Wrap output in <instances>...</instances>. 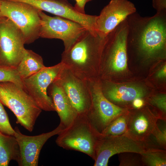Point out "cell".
Returning <instances> with one entry per match:
<instances>
[{"label":"cell","mask_w":166,"mask_h":166,"mask_svg":"<svg viewBox=\"0 0 166 166\" xmlns=\"http://www.w3.org/2000/svg\"><path fill=\"white\" fill-rule=\"evenodd\" d=\"M126 20V47H133L146 59L164 56L166 45V13L143 17L136 12Z\"/></svg>","instance_id":"cell-1"},{"label":"cell","mask_w":166,"mask_h":166,"mask_svg":"<svg viewBox=\"0 0 166 166\" xmlns=\"http://www.w3.org/2000/svg\"><path fill=\"white\" fill-rule=\"evenodd\" d=\"M106 36L94 35L87 31L69 50L63 51L61 62L81 79L89 81L98 78Z\"/></svg>","instance_id":"cell-2"},{"label":"cell","mask_w":166,"mask_h":166,"mask_svg":"<svg viewBox=\"0 0 166 166\" xmlns=\"http://www.w3.org/2000/svg\"><path fill=\"white\" fill-rule=\"evenodd\" d=\"M0 101L14 114L17 123L33 130L42 110L23 88L12 82H0Z\"/></svg>","instance_id":"cell-3"},{"label":"cell","mask_w":166,"mask_h":166,"mask_svg":"<svg viewBox=\"0 0 166 166\" xmlns=\"http://www.w3.org/2000/svg\"><path fill=\"white\" fill-rule=\"evenodd\" d=\"M39 10L25 2L1 0L2 16L9 19L19 28L25 44L32 43L40 37L41 22Z\"/></svg>","instance_id":"cell-4"},{"label":"cell","mask_w":166,"mask_h":166,"mask_svg":"<svg viewBox=\"0 0 166 166\" xmlns=\"http://www.w3.org/2000/svg\"><path fill=\"white\" fill-rule=\"evenodd\" d=\"M58 135L56 140L58 146L84 153L93 159L97 136L86 115L78 114L73 121Z\"/></svg>","instance_id":"cell-5"},{"label":"cell","mask_w":166,"mask_h":166,"mask_svg":"<svg viewBox=\"0 0 166 166\" xmlns=\"http://www.w3.org/2000/svg\"><path fill=\"white\" fill-rule=\"evenodd\" d=\"M88 82L91 105L86 115L93 130L99 135L114 119L127 109L114 104L105 96L99 78Z\"/></svg>","instance_id":"cell-6"},{"label":"cell","mask_w":166,"mask_h":166,"mask_svg":"<svg viewBox=\"0 0 166 166\" xmlns=\"http://www.w3.org/2000/svg\"><path fill=\"white\" fill-rule=\"evenodd\" d=\"M23 35L9 19L0 18V67L16 69L26 49Z\"/></svg>","instance_id":"cell-7"},{"label":"cell","mask_w":166,"mask_h":166,"mask_svg":"<svg viewBox=\"0 0 166 166\" xmlns=\"http://www.w3.org/2000/svg\"><path fill=\"white\" fill-rule=\"evenodd\" d=\"M94 148V166H107L113 156L127 152L141 153L152 148L147 143L137 141L126 134L96 135Z\"/></svg>","instance_id":"cell-8"},{"label":"cell","mask_w":166,"mask_h":166,"mask_svg":"<svg viewBox=\"0 0 166 166\" xmlns=\"http://www.w3.org/2000/svg\"><path fill=\"white\" fill-rule=\"evenodd\" d=\"M41 26L40 37L55 38L63 42L64 51L69 50L87 31L81 24L60 17H51L39 10Z\"/></svg>","instance_id":"cell-9"},{"label":"cell","mask_w":166,"mask_h":166,"mask_svg":"<svg viewBox=\"0 0 166 166\" xmlns=\"http://www.w3.org/2000/svg\"><path fill=\"white\" fill-rule=\"evenodd\" d=\"M128 26L126 19L107 36L101 54L100 65L107 73L125 70L128 57L126 40Z\"/></svg>","instance_id":"cell-10"},{"label":"cell","mask_w":166,"mask_h":166,"mask_svg":"<svg viewBox=\"0 0 166 166\" xmlns=\"http://www.w3.org/2000/svg\"><path fill=\"white\" fill-rule=\"evenodd\" d=\"M66 67L61 61L52 66H45L34 74L22 80L23 89L42 110L55 111L47 90L49 85Z\"/></svg>","instance_id":"cell-11"},{"label":"cell","mask_w":166,"mask_h":166,"mask_svg":"<svg viewBox=\"0 0 166 166\" xmlns=\"http://www.w3.org/2000/svg\"><path fill=\"white\" fill-rule=\"evenodd\" d=\"M54 80L61 86L78 113L86 115L91 105L88 81L76 76L66 67Z\"/></svg>","instance_id":"cell-12"},{"label":"cell","mask_w":166,"mask_h":166,"mask_svg":"<svg viewBox=\"0 0 166 166\" xmlns=\"http://www.w3.org/2000/svg\"><path fill=\"white\" fill-rule=\"evenodd\" d=\"M136 10L134 4L129 1L111 0L97 16L95 26L97 34L106 37Z\"/></svg>","instance_id":"cell-13"},{"label":"cell","mask_w":166,"mask_h":166,"mask_svg":"<svg viewBox=\"0 0 166 166\" xmlns=\"http://www.w3.org/2000/svg\"><path fill=\"white\" fill-rule=\"evenodd\" d=\"M65 128L60 123L55 129L49 132L35 136L22 134L17 127L14 129V136L18 144L20 155L19 166H38L41 150L47 140L56 135H58Z\"/></svg>","instance_id":"cell-14"},{"label":"cell","mask_w":166,"mask_h":166,"mask_svg":"<svg viewBox=\"0 0 166 166\" xmlns=\"http://www.w3.org/2000/svg\"><path fill=\"white\" fill-rule=\"evenodd\" d=\"M135 109L128 111L127 131L125 134L134 140L148 143L159 119L148 109Z\"/></svg>","instance_id":"cell-15"},{"label":"cell","mask_w":166,"mask_h":166,"mask_svg":"<svg viewBox=\"0 0 166 166\" xmlns=\"http://www.w3.org/2000/svg\"><path fill=\"white\" fill-rule=\"evenodd\" d=\"M47 93L59 116L60 123L65 128H66L73 121L78 114L61 86L54 80L49 85Z\"/></svg>","instance_id":"cell-16"},{"label":"cell","mask_w":166,"mask_h":166,"mask_svg":"<svg viewBox=\"0 0 166 166\" xmlns=\"http://www.w3.org/2000/svg\"><path fill=\"white\" fill-rule=\"evenodd\" d=\"M100 80L102 91L105 96L110 102L117 104L127 105L132 103L136 98H143L144 92L140 88L130 86H117L103 82Z\"/></svg>","instance_id":"cell-17"},{"label":"cell","mask_w":166,"mask_h":166,"mask_svg":"<svg viewBox=\"0 0 166 166\" xmlns=\"http://www.w3.org/2000/svg\"><path fill=\"white\" fill-rule=\"evenodd\" d=\"M12 160L19 165L20 155L17 140L14 136L0 131V166H7Z\"/></svg>","instance_id":"cell-18"},{"label":"cell","mask_w":166,"mask_h":166,"mask_svg":"<svg viewBox=\"0 0 166 166\" xmlns=\"http://www.w3.org/2000/svg\"><path fill=\"white\" fill-rule=\"evenodd\" d=\"M45 67L41 56L32 50L26 49L22 60L16 69L22 80Z\"/></svg>","instance_id":"cell-19"},{"label":"cell","mask_w":166,"mask_h":166,"mask_svg":"<svg viewBox=\"0 0 166 166\" xmlns=\"http://www.w3.org/2000/svg\"><path fill=\"white\" fill-rule=\"evenodd\" d=\"M140 154L144 166H166V150L150 148Z\"/></svg>","instance_id":"cell-20"},{"label":"cell","mask_w":166,"mask_h":166,"mask_svg":"<svg viewBox=\"0 0 166 166\" xmlns=\"http://www.w3.org/2000/svg\"><path fill=\"white\" fill-rule=\"evenodd\" d=\"M128 110L114 119L103 131V136H119L125 134L127 131Z\"/></svg>","instance_id":"cell-21"},{"label":"cell","mask_w":166,"mask_h":166,"mask_svg":"<svg viewBox=\"0 0 166 166\" xmlns=\"http://www.w3.org/2000/svg\"><path fill=\"white\" fill-rule=\"evenodd\" d=\"M118 154L119 166H144L140 153L127 152Z\"/></svg>","instance_id":"cell-22"},{"label":"cell","mask_w":166,"mask_h":166,"mask_svg":"<svg viewBox=\"0 0 166 166\" xmlns=\"http://www.w3.org/2000/svg\"><path fill=\"white\" fill-rule=\"evenodd\" d=\"M166 98L165 94L152 97L148 99L149 104L156 108L158 111L156 116L159 120L166 121Z\"/></svg>","instance_id":"cell-23"},{"label":"cell","mask_w":166,"mask_h":166,"mask_svg":"<svg viewBox=\"0 0 166 166\" xmlns=\"http://www.w3.org/2000/svg\"><path fill=\"white\" fill-rule=\"evenodd\" d=\"M10 82L23 88L22 80L16 69L0 67V82Z\"/></svg>","instance_id":"cell-24"},{"label":"cell","mask_w":166,"mask_h":166,"mask_svg":"<svg viewBox=\"0 0 166 166\" xmlns=\"http://www.w3.org/2000/svg\"><path fill=\"white\" fill-rule=\"evenodd\" d=\"M0 131L14 136L15 131L10 124L7 114L0 101Z\"/></svg>","instance_id":"cell-25"},{"label":"cell","mask_w":166,"mask_h":166,"mask_svg":"<svg viewBox=\"0 0 166 166\" xmlns=\"http://www.w3.org/2000/svg\"><path fill=\"white\" fill-rule=\"evenodd\" d=\"M152 135L153 136L157 143L163 149H166V125L160 129L158 125L153 131ZM151 135V136H152Z\"/></svg>","instance_id":"cell-26"},{"label":"cell","mask_w":166,"mask_h":166,"mask_svg":"<svg viewBox=\"0 0 166 166\" xmlns=\"http://www.w3.org/2000/svg\"><path fill=\"white\" fill-rule=\"evenodd\" d=\"M152 4L156 13H166V0H152Z\"/></svg>","instance_id":"cell-27"},{"label":"cell","mask_w":166,"mask_h":166,"mask_svg":"<svg viewBox=\"0 0 166 166\" xmlns=\"http://www.w3.org/2000/svg\"><path fill=\"white\" fill-rule=\"evenodd\" d=\"M93 0H75L76 3L74 7L79 12L85 14V8L86 4L88 2Z\"/></svg>","instance_id":"cell-28"},{"label":"cell","mask_w":166,"mask_h":166,"mask_svg":"<svg viewBox=\"0 0 166 166\" xmlns=\"http://www.w3.org/2000/svg\"><path fill=\"white\" fill-rule=\"evenodd\" d=\"M144 101L142 98H137L135 99L132 103L134 109L141 108L144 105Z\"/></svg>","instance_id":"cell-29"},{"label":"cell","mask_w":166,"mask_h":166,"mask_svg":"<svg viewBox=\"0 0 166 166\" xmlns=\"http://www.w3.org/2000/svg\"><path fill=\"white\" fill-rule=\"evenodd\" d=\"M157 76L160 77H164L166 76V65H164L159 71L157 74Z\"/></svg>","instance_id":"cell-30"},{"label":"cell","mask_w":166,"mask_h":166,"mask_svg":"<svg viewBox=\"0 0 166 166\" xmlns=\"http://www.w3.org/2000/svg\"><path fill=\"white\" fill-rule=\"evenodd\" d=\"M1 0H0V18H1L2 17H3L1 14Z\"/></svg>","instance_id":"cell-31"}]
</instances>
